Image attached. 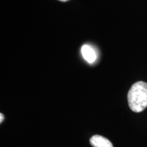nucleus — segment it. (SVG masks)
<instances>
[{
  "instance_id": "1",
  "label": "nucleus",
  "mask_w": 147,
  "mask_h": 147,
  "mask_svg": "<svg viewBox=\"0 0 147 147\" xmlns=\"http://www.w3.org/2000/svg\"><path fill=\"white\" fill-rule=\"evenodd\" d=\"M127 100L130 109L134 113H140L147 107V83L136 82L128 92Z\"/></svg>"
},
{
  "instance_id": "2",
  "label": "nucleus",
  "mask_w": 147,
  "mask_h": 147,
  "mask_svg": "<svg viewBox=\"0 0 147 147\" xmlns=\"http://www.w3.org/2000/svg\"><path fill=\"white\" fill-rule=\"evenodd\" d=\"M90 144L93 147H113L109 140L100 135H95L90 139Z\"/></svg>"
},
{
  "instance_id": "3",
  "label": "nucleus",
  "mask_w": 147,
  "mask_h": 147,
  "mask_svg": "<svg viewBox=\"0 0 147 147\" xmlns=\"http://www.w3.org/2000/svg\"><path fill=\"white\" fill-rule=\"evenodd\" d=\"M81 53L82 56H83V58L87 61L88 63H93L96 60V53H95L94 49L90 47V46L87 45L82 46L81 49Z\"/></svg>"
},
{
  "instance_id": "4",
  "label": "nucleus",
  "mask_w": 147,
  "mask_h": 147,
  "mask_svg": "<svg viewBox=\"0 0 147 147\" xmlns=\"http://www.w3.org/2000/svg\"><path fill=\"white\" fill-rule=\"evenodd\" d=\"M0 117H1V119H0V122L2 123V121L3 120V118H4V117H3V115L2 113L0 114Z\"/></svg>"
},
{
  "instance_id": "5",
  "label": "nucleus",
  "mask_w": 147,
  "mask_h": 147,
  "mask_svg": "<svg viewBox=\"0 0 147 147\" xmlns=\"http://www.w3.org/2000/svg\"><path fill=\"white\" fill-rule=\"evenodd\" d=\"M61 1H63V2H65V1H69V0H59Z\"/></svg>"
}]
</instances>
